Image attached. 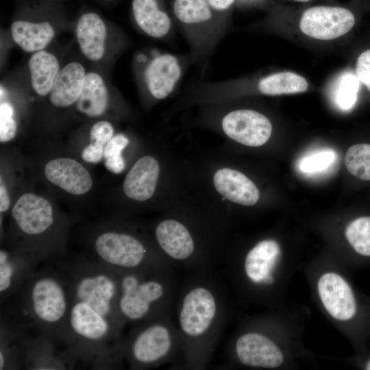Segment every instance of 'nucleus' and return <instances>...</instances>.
I'll list each match as a JSON object with an SVG mask.
<instances>
[{"mask_svg":"<svg viewBox=\"0 0 370 370\" xmlns=\"http://www.w3.org/2000/svg\"><path fill=\"white\" fill-rule=\"evenodd\" d=\"M229 314L228 298L213 272L188 273L180 286L174 318L184 369H206L216 350Z\"/></svg>","mask_w":370,"mask_h":370,"instance_id":"nucleus-1","label":"nucleus"},{"mask_svg":"<svg viewBox=\"0 0 370 370\" xmlns=\"http://www.w3.org/2000/svg\"><path fill=\"white\" fill-rule=\"evenodd\" d=\"M45 263L9 298L11 303L1 317L29 336L49 339L66 349L71 306L69 280L60 261Z\"/></svg>","mask_w":370,"mask_h":370,"instance_id":"nucleus-2","label":"nucleus"},{"mask_svg":"<svg viewBox=\"0 0 370 370\" xmlns=\"http://www.w3.org/2000/svg\"><path fill=\"white\" fill-rule=\"evenodd\" d=\"M175 268L116 273L119 312L126 324L137 325L174 312L179 291Z\"/></svg>","mask_w":370,"mask_h":370,"instance_id":"nucleus-3","label":"nucleus"},{"mask_svg":"<svg viewBox=\"0 0 370 370\" xmlns=\"http://www.w3.org/2000/svg\"><path fill=\"white\" fill-rule=\"evenodd\" d=\"M66 350L95 369H118L124 358L125 336L88 304L71 301Z\"/></svg>","mask_w":370,"mask_h":370,"instance_id":"nucleus-4","label":"nucleus"},{"mask_svg":"<svg viewBox=\"0 0 370 370\" xmlns=\"http://www.w3.org/2000/svg\"><path fill=\"white\" fill-rule=\"evenodd\" d=\"M70 286L71 301L84 302L104 317L119 333L126 325L119 309L118 274L97 260L78 258L60 261Z\"/></svg>","mask_w":370,"mask_h":370,"instance_id":"nucleus-5","label":"nucleus"},{"mask_svg":"<svg viewBox=\"0 0 370 370\" xmlns=\"http://www.w3.org/2000/svg\"><path fill=\"white\" fill-rule=\"evenodd\" d=\"M180 352L174 312L135 325L125 336L124 358L131 369L159 367L175 360Z\"/></svg>","mask_w":370,"mask_h":370,"instance_id":"nucleus-6","label":"nucleus"},{"mask_svg":"<svg viewBox=\"0 0 370 370\" xmlns=\"http://www.w3.org/2000/svg\"><path fill=\"white\" fill-rule=\"evenodd\" d=\"M93 249L96 260L115 273L174 267L158 249L128 232H103L96 236Z\"/></svg>","mask_w":370,"mask_h":370,"instance_id":"nucleus-7","label":"nucleus"},{"mask_svg":"<svg viewBox=\"0 0 370 370\" xmlns=\"http://www.w3.org/2000/svg\"><path fill=\"white\" fill-rule=\"evenodd\" d=\"M173 13L194 63L206 66L226 30L206 0H174Z\"/></svg>","mask_w":370,"mask_h":370,"instance_id":"nucleus-8","label":"nucleus"},{"mask_svg":"<svg viewBox=\"0 0 370 370\" xmlns=\"http://www.w3.org/2000/svg\"><path fill=\"white\" fill-rule=\"evenodd\" d=\"M192 63L190 53L175 54L158 49L139 53L134 61L138 85L149 98L164 99L179 86Z\"/></svg>","mask_w":370,"mask_h":370,"instance_id":"nucleus-9","label":"nucleus"},{"mask_svg":"<svg viewBox=\"0 0 370 370\" xmlns=\"http://www.w3.org/2000/svg\"><path fill=\"white\" fill-rule=\"evenodd\" d=\"M282 256V248L276 240H260L242 257L229 262L232 278L238 286L262 297L276 284Z\"/></svg>","mask_w":370,"mask_h":370,"instance_id":"nucleus-10","label":"nucleus"},{"mask_svg":"<svg viewBox=\"0 0 370 370\" xmlns=\"http://www.w3.org/2000/svg\"><path fill=\"white\" fill-rule=\"evenodd\" d=\"M260 326H245L230 340L226 358L230 366L254 369H275L284 361L282 349Z\"/></svg>","mask_w":370,"mask_h":370,"instance_id":"nucleus-11","label":"nucleus"},{"mask_svg":"<svg viewBox=\"0 0 370 370\" xmlns=\"http://www.w3.org/2000/svg\"><path fill=\"white\" fill-rule=\"evenodd\" d=\"M49 2L44 0L23 5L19 12L21 16L11 24L13 41L25 52L33 53L45 49L55 37V27L48 16L54 5L53 3L45 16Z\"/></svg>","mask_w":370,"mask_h":370,"instance_id":"nucleus-12","label":"nucleus"},{"mask_svg":"<svg viewBox=\"0 0 370 370\" xmlns=\"http://www.w3.org/2000/svg\"><path fill=\"white\" fill-rule=\"evenodd\" d=\"M317 290L323 308L334 319L350 322L363 315L356 293L342 275L330 271L322 273L318 278Z\"/></svg>","mask_w":370,"mask_h":370,"instance_id":"nucleus-13","label":"nucleus"},{"mask_svg":"<svg viewBox=\"0 0 370 370\" xmlns=\"http://www.w3.org/2000/svg\"><path fill=\"white\" fill-rule=\"evenodd\" d=\"M354 24V14L346 8L314 6L304 12L299 28L302 33L310 38L330 40L348 33Z\"/></svg>","mask_w":370,"mask_h":370,"instance_id":"nucleus-14","label":"nucleus"},{"mask_svg":"<svg viewBox=\"0 0 370 370\" xmlns=\"http://www.w3.org/2000/svg\"><path fill=\"white\" fill-rule=\"evenodd\" d=\"M223 132L231 139L249 147H259L270 138L273 127L262 113L251 109H235L220 121Z\"/></svg>","mask_w":370,"mask_h":370,"instance_id":"nucleus-15","label":"nucleus"},{"mask_svg":"<svg viewBox=\"0 0 370 370\" xmlns=\"http://www.w3.org/2000/svg\"><path fill=\"white\" fill-rule=\"evenodd\" d=\"M12 217L18 230L29 236L45 234L54 223L51 204L34 193H25L18 198L12 208Z\"/></svg>","mask_w":370,"mask_h":370,"instance_id":"nucleus-16","label":"nucleus"},{"mask_svg":"<svg viewBox=\"0 0 370 370\" xmlns=\"http://www.w3.org/2000/svg\"><path fill=\"white\" fill-rule=\"evenodd\" d=\"M0 250L1 304L21 288L28 278L43 263L38 257L23 251Z\"/></svg>","mask_w":370,"mask_h":370,"instance_id":"nucleus-17","label":"nucleus"},{"mask_svg":"<svg viewBox=\"0 0 370 370\" xmlns=\"http://www.w3.org/2000/svg\"><path fill=\"white\" fill-rule=\"evenodd\" d=\"M75 29L84 56L92 62L102 60L109 42V28L105 19L96 12H84L79 16Z\"/></svg>","mask_w":370,"mask_h":370,"instance_id":"nucleus-18","label":"nucleus"},{"mask_svg":"<svg viewBox=\"0 0 370 370\" xmlns=\"http://www.w3.org/2000/svg\"><path fill=\"white\" fill-rule=\"evenodd\" d=\"M58 345L40 336H26L23 346V367L27 369H67L76 360Z\"/></svg>","mask_w":370,"mask_h":370,"instance_id":"nucleus-19","label":"nucleus"},{"mask_svg":"<svg viewBox=\"0 0 370 370\" xmlns=\"http://www.w3.org/2000/svg\"><path fill=\"white\" fill-rule=\"evenodd\" d=\"M45 174L49 182L73 195H84L92 185L89 172L72 158H59L49 161L45 165Z\"/></svg>","mask_w":370,"mask_h":370,"instance_id":"nucleus-20","label":"nucleus"},{"mask_svg":"<svg viewBox=\"0 0 370 370\" xmlns=\"http://www.w3.org/2000/svg\"><path fill=\"white\" fill-rule=\"evenodd\" d=\"M132 13L136 25L145 35L161 40L172 37L173 23L160 0H132Z\"/></svg>","mask_w":370,"mask_h":370,"instance_id":"nucleus-21","label":"nucleus"},{"mask_svg":"<svg viewBox=\"0 0 370 370\" xmlns=\"http://www.w3.org/2000/svg\"><path fill=\"white\" fill-rule=\"evenodd\" d=\"M213 183L221 195L234 203L251 206L259 199V190L255 184L237 170L229 168L218 170Z\"/></svg>","mask_w":370,"mask_h":370,"instance_id":"nucleus-22","label":"nucleus"},{"mask_svg":"<svg viewBox=\"0 0 370 370\" xmlns=\"http://www.w3.org/2000/svg\"><path fill=\"white\" fill-rule=\"evenodd\" d=\"M160 174V166L152 156L138 159L127 174L123 182V191L134 200L143 201L154 194Z\"/></svg>","mask_w":370,"mask_h":370,"instance_id":"nucleus-23","label":"nucleus"},{"mask_svg":"<svg viewBox=\"0 0 370 370\" xmlns=\"http://www.w3.org/2000/svg\"><path fill=\"white\" fill-rule=\"evenodd\" d=\"M86 73L84 65L77 61L62 67L48 95L51 103L58 108L75 103L82 92Z\"/></svg>","mask_w":370,"mask_h":370,"instance_id":"nucleus-24","label":"nucleus"},{"mask_svg":"<svg viewBox=\"0 0 370 370\" xmlns=\"http://www.w3.org/2000/svg\"><path fill=\"white\" fill-rule=\"evenodd\" d=\"M219 82L228 87L254 86L258 93L271 96L300 93L306 91L308 87L306 78L291 71L278 72L263 76L251 85L240 83L235 79Z\"/></svg>","mask_w":370,"mask_h":370,"instance_id":"nucleus-25","label":"nucleus"},{"mask_svg":"<svg viewBox=\"0 0 370 370\" xmlns=\"http://www.w3.org/2000/svg\"><path fill=\"white\" fill-rule=\"evenodd\" d=\"M109 103V92L103 77L95 71L87 72L82 92L76 101L77 110L88 117L101 116Z\"/></svg>","mask_w":370,"mask_h":370,"instance_id":"nucleus-26","label":"nucleus"},{"mask_svg":"<svg viewBox=\"0 0 370 370\" xmlns=\"http://www.w3.org/2000/svg\"><path fill=\"white\" fill-rule=\"evenodd\" d=\"M27 64L34 91L40 96L49 95L61 69L58 57L43 49L33 53Z\"/></svg>","mask_w":370,"mask_h":370,"instance_id":"nucleus-27","label":"nucleus"},{"mask_svg":"<svg viewBox=\"0 0 370 370\" xmlns=\"http://www.w3.org/2000/svg\"><path fill=\"white\" fill-rule=\"evenodd\" d=\"M345 238L357 256L370 258V216L356 218L345 230Z\"/></svg>","mask_w":370,"mask_h":370,"instance_id":"nucleus-28","label":"nucleus"},{"mask_svg":"<svg viewBox=\"0 0 370 370\" xmlns=\"http://www.w3.org/2000/svg\"><path fill=\"white\" fill-rule=\"evenodd\" d=\"M345 164L354 176L362 180H370V144L351 146L346 152Z\"/></svg>","mask_w":370,"mask_h":370,"instance_id":"nucleus-29","label":"nucleus"},{"mask_svg":"<svg viewBox=\"0 0 370 370\" xmlns=\"http://www.w3.org/2000/svg\"><path fill=\"white\" fill-rule=\"evenodd\" d=\"M359 82L358 77L352 73H345L338 78L333 99L341 110H349L354 107L357 101Z\"/></svg>","mask_w":370,"mask_h":370,"instance_id":"nucleus-30","label":"nucleus"},{"mask_svg":"<svg viewBox=\"0 0 370 370\" xmlns=\"http://www.w3.org/2000/svg\"><path fill=\"white\" fill-rule=\"evenodd\" d=\"M129 143L128 138L123 134H118L108 142L103 149L105 166L110 172L119 174L123 172L125 163L122 156L123 150Z\"/></svg>","mask_w":370,"mask_h":370,"instance_id":"nucleus-31","label":"nucleus"},{"mask_svg":"<svg viewBox=\"0 0 370 370\" xmlns=\"http://www.w3.org/2000/svg\"><path fill=\"white\" fill-rule=\"evenodd\" d=\"M337 158L336 151L324 149L303 157L298 163L300 171L308 174L323 172L331 166Z\"/></svg>","mask_w":370,"mask_h":370,"instance_id":"nucleus-32","label":"nucleus"},{"mask_svg":"<svg viewBox=\"0 0 370 370\" xmlns=\"http://www.w3.org/2000/svg\"><path fill=\"white\" fill-rule=\"evenodd\" d=\"M17 132V123L14 118L12 104L4 99L0 103V141L5 143L14 138Z\"/></svg>","mask_w":370,"mask_h":370,"instance_id":"nucleus-33","label":"nucleus"},{"mask_svg":"<svg viewBox=\"0 0 370 370\" xmlns=\"http://www.w3.org/2000/svg\"><path fill=\"white\" fill-rule=\"evenodd\" d=\"M114 136V127L107 121L96 122L90 131V143L99 147H105Z\"/></svg>","mask_w":370,"mask_h":370,"instance_id":"nucleus-34","label":"nucleus"},{"mask_svg":"<svg viewBox=\"0 0 370 370\" xmlns=\"http://www.w3.org/2000/svg\"><path fill=\"white\" fill-rule=\"evenodd\" d=\"M356 76L370 91V49L360 53L356 62Z\"/></svg>","mask_w":370,"mask_h":370,"instance_id":"nucleus-35","label":"nucleus"},{"mask_svg":"<svg viewBox=\"0 0 370 370\" xmlns=\"http://www.w3.org/2000/svg\"><path fill=\"white\" fill-rule=\"evenodd\" d=\"M222 27L226 30L225 14L234 4L235 0H206Z\"/></svg>","mask_w":370,"mask_h":370,"instance_id":"nucleus-36","label":"nucleus"},{"mask_svg":"<svg viewBox=\"0 0 370 370\" xmlns=\"http://www.w3.org/2000/svg\"><path fill=\"white\" fill-rule=\"evenodd\" d=\"M104 147H99L91 143L87 145L82 152V159L90 163L99 162L103 158Z\"/></svg>","mask_w":370,"mask_h":370,"instance_id":"nucleus-37","label":"nucleus"},{"mask_svg":"<svg viewBox=\"0 0 370 370\" xmlns=\"http://www.w3.org/2000/svg\"><path fill=\"white\" fill-rule=\"evenodd\" d=\"M10 207V198L5 185L2 183L1 180L0 185V212H6Z\"/></svg>","mask_w":370,"mask_h":370,"instance_id":"nucleus-38","label":"nucleus"},{"mask_svg":"<svg viewBox=\"0 0 370 370\" xmlns=\"http://www.w3.org/2000/svg\"><path fill=\"white\" fill-rule=\"evenodd\" d=\"M361 367L363 369L370 370V356L367 357L362 362Z\"/></svg>","mask_w":370,"mask_h":370,"instance_id":"nucleus-39","label":"nucleus"},{"mask_svg":"<svg viewBox=\"0 0 370 370\" xmlns=\"http://www.w3.org/2000/svg\"><path fill=\"white\" fill-rule=\"evenodd\" d=\"M294 1H297V2H308L310 0H294Z\"/></svg>","mask_w":370,"mask_h":370,"instance_id":"nucleus-40","label":"nucleus"},{"mask_svg":"<svg viewBox=\"0 0 370 370\" xmlns=\"http://www.w3.org/2000/svg\"><path fill=\"white\" fill-rule=\"evenodd\" d=\"M101 1H106V2H110V1H114V0H101Z\"/></svg>","mask_w":370,"mask_h":370,"instance_id":"nucleus-41","label":"nucleus"}]
</instances>
